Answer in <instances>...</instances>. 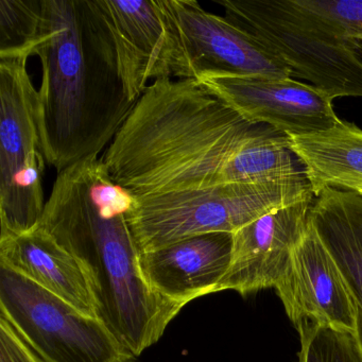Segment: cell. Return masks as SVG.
Returning <instances> with one entry per match:
<instances>
[{
  "mask_svg": "<svg viewBox=\"0 0 362 362\" xmlns=\"http://www.w3.org/2000/svg\"><path fill=\"white\" fill-rule=\"evenodd\" d=\"M343 39L362 42V0H296Z\"/></svg>",
  "mask_w": 362,
  "mask_h": 362,
  "instance_id": "cell-19",
  "label": "cell"
},
{
  "mask_svg": "<svg viewBox=\"0 0 362 362\" xmlns=\"http://www.w3.org/2000/svg\"><path fill=\"white\" fill-rule=\"evenodd\" d=\"M0 266L97 317L96 303L83 267L41 226L20 235H0Z\"/></svg>",
  "mask_w": 362,
  "mask_h": 362,
  "instance_id": "cell-13",
  "label": "cell"
},
{
  "mask_svg": "<svg viewBox=\"0 0 362 362\" xmlns=\"http://www.w3.org/2000/svg\"><path fill=\"white\" fill-rule=\"evenodd\" d=\"M355 192H359V194H362V186H360V187L356 188Z\"/></svg>",
  "mask_w": 362,
  "mask_h": 362,
  "instance_id": "cell-21",
  "label": "cell"
},
{
  "mask_svg": "<svg viewBox=\"0 0 362 362\" xmlns=\"http://www.w3.org/2000/svg\"><path fill=\"white\" fill-rule=\"evenodd\" d=\"M313 198L274 209L233 233L232 259L217 292L247 296L276 287L306 232Z\"/></svg>",
  "mask_w": 362,
  "mask_h": 362,
  "instance_id": "cell-11",
  "label": "cell"
},
{
  "mask_svg": "<svg viewBox=\"0 0 362 362\" xmlns=\"http://www.w3.org/2000/svg\"><path fill=\"white\" fill-rule=\"evenodd\" d=\"M28 61L0 60V223L1 234L37 228L46 201V160L37 88Z\"/></svg>",
  "mask_w": 362,
  "mask_h": 362,
  "instance_id": "cell-5",
  "label": "cell"
},
{
  "mask_svg": "<svg viewBox=\"0 0 362 362\" xmlns=\"http://www.w3.org/2000/svg\"><path fill=\"white\" fill-rule=\"evenodd\" d=\"M42 6L40 127L47 165L61 173L99 158L136 103L124 90L96 0H42Z\"/></svg>",
  "mask_w": 362,
  "mask_h": 362,
  "instance_id": "cell-2",
  "label": "cell"
},
{
  "mask_svg": "<svg viewBox=\"0 0 362 362\" xmlns=\"http://www.w3.org/2000/svg\"><path fill=\"white\" fill-rule=\"evenodd\" d=\"M361 43V54H362V42H360Z\"/></svg>",
  "mask_w": 362,
  "mask_h": 362,
  "instance_id": "cell-22",
  "label": "cell"
},
{
  "mask_svg": "<svg viewBox=\"0 0 362 362\" xmlns=\"http://www.w3.org/2000/svg\"><path fill=\"white\" fill-rule=\"evenodd\" d=\"M0 317L43 362L134 359L98 317L5 266H0Z\"/></svg>",
  "mask_w": 362,
  "mask_h": 362,
  "instance_id": "cell-6",
  "label": "cell"
},
{
  "mask_svg": "<svg viewBox=\"0 0 362 362\" xmlns=\"http://www.w3.org/2000/svg\"><path fill=\"white\" fill-rule=\"evenodd\" d=\"M315 197L309 182L228 184L136 197L130 228L139 254L199 235L233 233L257 218Z\"/></svg>",
  "mask_w": 362,
  "mask_h": 362,
  "instance_id": "cell-4",
  "label": "cell"
},
{
  "mask_svg": "<svg viewBox=\"0 0 362 362\" xmlns=\"http://www.w3.org/2000/svg\"><path fill=\"white\" fill-rule=\"evenodd\" d=\"M296 182L309 181L290 137L267 124H257L235 156L230 184Z\"/></svg>",
  "mask_w": 362,
  "mask_h": 362,
  "instance_id": "cell-16",
  "label": "cell"
},
{
  "mask_svg": "<svg viewBox=\"0 0 362 362\" xmlns=\"http://www.w3.org/2000/svg\"><path fill=\"white\" fill-rule=\"evenodd\" d=\"M315 197L309 219L362 313V194L326 188Z\"/></svg>",
  "mask_w": 362,
  "mask_h": 362,
  "instance_id": "cell-14",
  "label": "cell"
},
{
  "mask_svg": "<svg viewBox=\"0 0 362 362\" xmlns=\"http://www.w3.org/2000/svg\"><path fill=\"white\" fill-rule=\"evenodd\" d=\"M42 0L0 1V60L28 61L43 39Z\"/></svg>",
  "mask_w": 362,
  "mask_h": 362,
  "instance_id": "cell-17",
  "label": "cell"
},
{
  "mask_svg": "<svg viewBox=\"0 0 362 362\" xmlns=\"http://www.w3.org/2000/svg\"><path fill=\"white\" fill-rule=\"evenodd\" d=\"M179 54L177 79L202 74L291 78L259 43L197 0H160Z\"/></svg>",
  "mask_w": 362,
  "mask_h": 362,
  "instance_id": "cell-7",
  "label": "cell"
},
{
  "mask_svg": "<svg viewBox=\"0 0 362 362\" xmlns=\"http://www.w3.org/2000/svg\"><path fill=\"white\" fill-rule=\"evenodd\" d=\"M358 337H359L360 342H361L362 345V313L359 309V319H358V329H357Z\"/></svg>",
  "mask_w": 362,
  "mask_h": 362,
  "instance_id": "cell-20",
  "label": "cell"
},
{
  "mask_svg": "<svg viewBox=\"0 0 362 362\" xmlns=\"http://www.w3.org/2000/svg\"><path fill=\"white\" fill-rule=\"evenodd\" d=\"M136 197L101 158L58 173L39 226L83 267L97 317L136 358L156 344L183 307L149 287L130 228Z\"/></svg>",
  "mask_w": 362,
  "mask_h": 362,
  "instance_id": "cell-1",
  "label": "cell"
},
{
  "mask_svg": "<svg viewBox=\"0 0 362 362\" xmlns=\"http://www.w3.org/2000/svg\"><path fill=\"white\" fill-rule=\"evenodd\" d=\"M224 18L332 99L362 97L361 43L343 39L296 0H217Z\"/></svg>",
  "mask_w": 362,
  "mask_h": 362,
  "instance_id": "cell-3",
  "label": "cell"
},
{
  "mask_svg": "<svg viewBox=\"0 0 362 362\" xmlns=\"http://www.w3.org/2000/svg\"><path fill=\"white\" fill-rule=\"evenodd\" d=\"M275 289L296 327L311 323L357 334L359 307L310 219Z\"/></svg>",
  "mask_w": 362,
  "mask_h": 362,
  "instance_id": "cell-9",
  "label": "cell"
},
{
  "mask_svg": "<svg viewBox=\"0 0 362 362\" xmlns=\"http://www.w3.org/2000/svg\"><path fill=\"white\" fill-rule=\"evenodd\" d=\"M197 80L243 119L288 136L329 130L341 122L329 95L293 78L202 74Z\"/></svg>",
  "mask_w": 362,
  "mask_h": 362,
  "instance_id": "cell-8",
  "label": "cell"
},
{
  "mask_svg": "<svg viewBox=\"0 0 362 362\" xmlns=\"http://www.w3.org/2000/svg\"><path fill=\"white\" fill-rule=\"evenodd\" d=\"M113 39L129 98L136 103L150 86L177 78L179 54L160 0H96Z\"/></svg>",
  "mask_w": 362,
  "mask_h": 362,
  "instance_id": "cell-10",
  "label": "cell"
},
{
  "mask_svg": "<svg viewBox=\"0 0 362 362\" xmlns=\"http://www.w3.org/2000/svg\"><path fill=\"white\" fill-rule=\"evenodd\" d=\"M289 137L315 196L326 188L362 186V130L356 124L341 120L329 130Z\"/></svg>",
  "mask_w": 362,
  "mask_h": 362,
  "instance_id": "cell-15",
  "label": "cell"
},
{
  "mask_svg": "<svg viewBox=\"0 0 362 362\" xmlns=\"http://www.w3.org/2000/svg\"><path fill=\"white\" fill-rule=\"evenodd\" d=\"M298 362H362V345L358 334L326 326L303 323Z\"/></svg>",
  "mask_w": 362,
  "mask_h": 362,
  "instance_id": "cell-18",
  "label": "cell"
},
{
  "mask_svg": "<svg viewBox=\"0 0 362 362\" xmlns=\"http://www.w3.org/2000/svg\"><path fill=\"white\" fill-rule=\"evenodd\" d=\"M233 234L211 233L139 255L146 283L163 298L184 307L216 293L232 259Z\"/></svg>",
  "mask_w": 362,
  "mask_h": 362,
  "instance_id": "cell-12",
  "label": "cell"
}]
</instances>
